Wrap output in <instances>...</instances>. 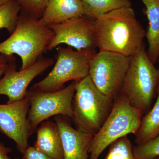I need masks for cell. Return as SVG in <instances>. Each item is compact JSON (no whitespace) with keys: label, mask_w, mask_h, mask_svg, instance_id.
<instances>
[{"label":"cell","mask_w":159,"mask_h":159,"mask_svg":"<svg viewBox=\"0 0 159 159\" xmlns=\"http://www.w3.org/2000/svg\"><path fill=\"white\" fill-rule=\"evenodd\" d=\"M97 48L131 57L143 45L146 31L131 7L113 10L95 20Z\"/></svg>","instance_id":"cell-1"},{"label":"cell","mask_w":159,"mask_h":159,"mask_svg":"<svg viewBox=\"0 0 159 159\" xmlns=\"http://www.w3.org/2000/svg\"><path fill=\"white\" fill-rule=\"evenodd\" d=\"M53 31L36 18L21 11L15 30L6 40L0 43V54H16L21 59L20 70L35 63L54 37Z\"/></svg>","instance_id":"cell-2"},{"label":"cell","mask_w":159,"mask_h":159,"mask_svg":"<svg viewBox=\"0 0 159 159\" xmlns=\"http://www.w3.org/2000/svg\"><path fill=\"white\" fill-rule=\"evenodd\" d=\"M114 100L101 93L89 76L77 82L72 102L76 129L94 135L110 114Z\"/></svg>","instance_id":"cell-3"},{"label":"cell","mask_w":159,"mask_h":159,"mask_svg":"<svg viewBox=\"0 0 159 159\" xmlns=\"http://www.w3.org/2000/svg\"><path fill=\"white\" fill-rule=\"evenodd\" d=\"M131 57L120 94L134 107L148 111L159 87V70L148 57L144 45Z\"/></svg>","instance_id":"cell-4"},{"label":"cell","mask_w":159,"mask_h":159,"mask_svg":"<svg viewBox=\"0 0 159 159\" xmlns=\"http://www.w3.org/2000/svg\"><path fill=\"white\" fill-rule=\"evenodd\" d=\"M143 113L129 103L124 96L119 94L102 127L95 134L89 149V159H99L107 147L115 141L129 134L136 133Z\"/></svg>","instance_id":"cell-5"},{"label":"cell","mask_w":159,"mask_h":159,"mask_svg":"<svg viewBox=\"0 0 159 159\" xmlns=\"http://www.w3.org/2000/svg\"><path fill=\"white\" fill-rule=\"evenodd\" d=\"M57 48L54 68L47 77L34 84L31 89L41 92L58 91L67 82H79L89 76L90 61L96 51H75L60 46Z\"/></svg>","instance_id":"cell-6"},{"label":"cell","mask_w":159,"mask_h":159,"mask_svg":"<svg viewBox=\"0 0 159 159\" xmlns=\"http://www.w3.org/2000/svg\"><path fill=\"white\" fill-rule=\"evenodd\" d=\"M77 81L54 92H41L30 89L27 95L30 100L28 113L30 136L34 133L42 122L54 116H73L72 102Z\"/></svg>","instance_id":"cell-7"},{"label":"cell","mask_w":159,"mask_h":159,"mask_svg":"<svg viewBox=\"0 0 159 159\" xmlns=\"http://www.w3.org/2000/svg\"><path fill=\"white\" fill-rule=\"evenodd\" d=\"M130 62L128 56L99 51L90 61L89 76L101 93L115 99L120 94Z\"/></svg>","instance_id":"cell-8"},{"label":"cell","mask_w":159,"mask_h":159,"mask_svg":"<svg viewBox=\"0 0 159 159\" xmlns=\"http://www.w3.org/2000/svg\"><path fill=\"white\" fill-rule=\"evenodd\" d=\"M48 26L54 35L48 51L66 44L77 51H96L97 47L94 20L83 16Z\"/></svg>","instance_id":"cell-9"},{"label":"cell","mask_w":159,"mask_h":159,"mask_svg":"<svg viewBox=\"0 0 159 159\" xmlns=\"http://www.w3.org/2000/svg\"><path fill=\"white\" fill-rule=\"evenodd\" d=\"M50 57H40L35 63L24 70H16L14 57L10 61L4 76L0 79V95L8 97L7 103L22 99L27 96L28 87L36 77L43 74L54 63Z\"/></svg>","instance_id":"cell-10"},{"label":"cell","mask_w":159,"mask_h":159,"mask_svg":"<svg viewBox=\"0 0 159 159\" xmlns=\"http://www.w3.org/2000/svg\"><path fill=\"white\" fill-rule=\"evenodd\" d=\"M30 100L28 95L16 102L0 104V131L13 140L17 150L24 153L29 146L28 113Z\"/></svg>","instance_id":"cell-11"},{"label":"cell","mask_w":159,"mask_h":159,"mask_svg":"<svg viewBox=\"0 0 159 159\" xmlns=\"http://www.w3.org/2000/svg\"><path fill=\"white\" fill-rule=\"evenodd\" d=\"M54 119L60 131L63 159H89V149L93 135L73 128L61 116H55Z\"/></svg>","instance_id":"cell-12"},{"label":"cell","mask_w":159,"mask_h":159,"mask_svg":"<svg viewBox=\"0 0 159 159\" xmlns=\"http://www.w3.org/2000/svg\"><path fill=\"white\" fill-rule=\"evenodd\" d=\"M84 16L81 0H48L41 21L47 26Z\"/></svg>","instance_id":"cell-13"},{"label":"cell","mask_w":159,"mask_h":159,"mask_svg":"<svg viewBox=\"0 0 159 159\" xmlns=\"http://www.w3.org/2000/svg\"><path fill=\"white\" fill-rule=\"evenodd\" d=\"M34 146L54 159H64L61 136L56 122L48 120L42 122L37 130Z\"/></svg>","instance_id":"cell-14"},{"label":"cell","mask_w":159,"mask_h":159,"mask_svg":"<svg viewBox=\"0 0 159 159\" xmlns=\"http://www.w3.org/2000/svg\"><path fill=\"white\" fill-rule=\"evenodd\" d=\"M145 7L148 20L145 34L148 42V57L155 64L159 56V0H141Z\"/></svg>","instance_id":"cell-15"},{"label":"cell","mask_w":159,"mask_h":159,"mask_svg":"<svg viewBox=\"0 0 159 159\" xmlns=\"http://www.w3.org/2000/svg\"><path fill=\"white\" fill-rule=\"evenodd\" d=\"M135 135V142L142 145L159 135V87L157 100L152 108L142 117L140 127Z\"/></svg>","instance_id":"cell-16"},{"label":"cell","mask_w":159,"mask_h":159,"mask_svg":"<svg viewBox=\"0 0 159 159\" xmlns=\"http://www.w3.org/2000/svg\"><path fill=\"white\" fill-rule=\"evenodd\" d=\"M84 16L97 20L110 11L123 7H131L130 0H81Z\"/></svg>","instance_id":"cell-17"},{"label":"cell","mask_w":159,"mask_h":159,"mask_svg":"<svg viewBox=\"0 0 159 159\" xmlns=\"http://www.w3.org/2000/svg\"><path fill=\"white\" fill-rule=\"evenodd\" d=\"M21 9L15 0L0 6V29H6L10 34L15 30Z\"/></svg>","instance_id":"cell-18"},{"label":"cell","mask_w":159,"mask_h":159,"mask_svg":"<svg viewBox=\"0 0 159 159\" xmlns=\"http://www.w3.org/2000/svg\"><path fill=\"white\" fill-rule=\"evenodd\" d=\"M109 146L105 159H136L133 146L127 135L117 139Z\"/></svg>","instance_id":"cell-19"},{"label":"cell","mask_w":159,"mask_h":159,"mask_svg":"<svg viewBox=\"0 0 159 159\" xmlns=\"http://www.w3.org/2000/svg\"><path fill=\"white\" fill-rule=\"evenodd\" d=\"M136 159H155L159 157V135L142 145L134 147Z\"/></svg>","instance_id":"cell-20"},{"label":"cell","mask_w":159,"mask_h":159,"mask_svg":"<svg viewBox=\"0 0 159 159\" xmlns=\"http://www.w3.org/2000/svg\"><path fill=\"white\" fill-rule=\"evenodd\" d=\"M20 6L21 11L36 18L42 17L48 0H15Z\"/></svg>","instance_id":"cell-21"},{"label":"cell","mask_w":159,"mask_h":159,"mask_svg":"<svg viewBox=\"0 0 159 159\" xmlns=\"http://www.w3.org/2000/svg\"><path fill=\"white\" fill-rule=\"evenodd\" d=\"M23 154L22 159H55L37 150L34 146L29 145Z\"/></svg>","instance_id":"cell-22"},{"label":"cell","mask_w":159,"mask_h":159,"mask_svg":"<svg viewBox=\"0 0 159 159\" xmlns=\"http://www.w3.org/2000/svg\"><path fill=\"white\" fill-rule=\"evenodd\" d=\"M14 57L0 54V77L4 74L9 62Z\"/></svg>","instance_id":"cell-23"},{"label":"cell","mask_w":159,"mask_h":159,"mask_svg":"<svg viewBox=\"0 0 159 159\" xmlns=\"http://www.w3.org/2000/svg\"><path fill=\"white\" fill-rule=\"evenodd\" d=\"M12 149L6 147L3 143L0 142V159H11L9 156V154L11 153Z\"/></svg>","instance_id":"cell-24"},{"label":"cell","mask_w":159,"mask_h":159,"mask_svg":"<svg viewBox=\"0 0 159 159\" xmlns=\"http://www.w3.org/2000/svg\"><path fill=\"white\" fill-rule=\"evenodd\" d=\"M10 1L11 0H0V6H2L3 5L6 4V3Z\"/></svg>","instance_id":"cell-25"},{"label":"cell","mask_w":159,"mask_h":159,"mask_svg":"<svg viewBox=\"0 0 159 159\" xmlns=\"http://www.w3.org/2000/svg\"><path fill=\"white\" fill-rule=\"evenodd\" d=\"M157 61H158V62H159V57H158V58Z\"/></svg>","instance_id":"cell-26"},{"label":"cell","mask_w":159,"mask_h":159,"mask_svg":"<svg viewBox=\"0 0 159 159\" xmlns=\"http://www.w3.org/2000/svg\"><path fill=\"white\" fill-rule=\"evenodd\" d=\"M155 159H159V157H157Z\"/></svg>","instance_id":"cell-27"},{"label":"cell","mask_w":159,"mask_h":159,"mask_svg":"<svg viewBox=\"0 0 159 159\" xmlns=\"http://www.w3.org/2000/svg\"></svg>","instance_id":"cell-28"}]
</instances>
